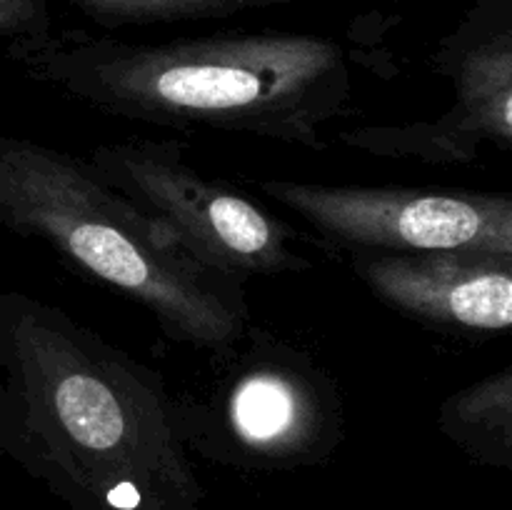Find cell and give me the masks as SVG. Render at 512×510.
Wrapping results in <instances>:
<instances>
[{
  "mask_svg": "<svg viewBox=\"0 0 512 510\" xmlns=\"http://www.w3.org/2000/svg\"><path fill=\"white\" fill-rule=\"evenodd\" d=\"M20 463L75 510H198L203 488L158 370L58 305L0 293Z\"/></svg>",
  "mask_w": 512,
  "mask_h": 510,
  "instance_id": "cell-1",
  "label": "cell"
},
{
  "mask_svg": "<svg viewBox=\"0 0 512 510\" xmlns=\"http://www.w3.org/2000/svg\"><path fill=\"white\" fill-rule=\"evenodd\" d=\"M435 73L455 90L453 108L435 120L340 130L345 148L425 165L473 163L485 145L512 150V0H478L468 18L440 40Z\"/></svg>",
  "mask_w": 512,
  "mask_h": 510,
  "instance_id": "cell-7",
  "label": "cell"
},
{
  "mask_svg": "<svg viewBox=\"0 0 512 510\" xmlns=\"http://www.w3.org/2000/svg\"><path fill=\"white\" fill-rule=\"evenodd\" d=\"M195 383L170 390L185 448L240 468L328 460L345 438L338 380L308 350L250 325L208 353Z\"/></svg>",
  "mask_w": 512,
  "mask_h": 510,
  "instance_id": "cell-4",
  "label": "cell"
},
{
  "mask_svg": "<svg viewBox=\"0 0 512 510\" xmlns=\"http://www.w3.org/2000/svg\"><path fill=\"white\" fill-rule=\"evenodd\" d=\"M0 448L8 455H13L15 460H23V443H20V428L18 420H15L13 403L8 398V390H5L3 380H0Z\"/></svg>",
  "mask_w": 512,
  "mask_h": 510,
  "instance_id": "cell-12",
  "label": "cell"
},
{
  "mask_svg": "<svg viewBox=\"0 0 512 510\" xmlns=\"http://www.w3.org/2000/svg\"><path fill=\"white\" fill-rule=\"evenodd\" d=\"M255 188L348 255L478 253L512 258L508 193L363 188L258 178Z\"/></svg>",
  "mask_w": 512,
  "mask_h": 510,
  "instance_id": "cell-6",
  "label": "cell"
},
{
  "mask_svg": "<svg viewBox=\"0 0 512 510\" xmlns=\"http://www.w3.org/2000/svg\"><path fill=\"white\" fill-rule=\"evenodd\" d=\"M0 225L143 305L173 343L215 353L253 325L243 280L193 258L88 158L0 133Z\"/></svg>",
  "mask_w": 512,
  "mask_h": 510,
  "instance_id": "cell-3",
  "label": "cell"
},
{
  "mask_svg": "<svg viewBox=\"0 0 512 510\" xmlns=\"http://www.w3.org/2000/svg\"><path fill=\"white\" fill-rule=\"evenodd\" d=\"M90 163L193 258L230 278H278L313 270L298 230L225 180L203 173L175 138L100 143Z\"/></svg>",
  "mask_w": 512,
  "mask_h": 510,
  "instance_id": "cell-5",
  "label": "cell"
},
{
  "mask_svg": "<svg viewBox=\"0 0 512 510\" xmlns=\"http://www.w3.org/2000/svg\"><path fill=\"white\" fill-rule=\"evenodd\" d=\"M10 60L40 85L113 118L218 130L310 150L355 113L350 53L333 38L280 30L163 43L50 30L10 40Z\"/></svg>",
  "mask_w": 512,
  "mask_h": 510,
  "instance_id": "cell-2",
  "label": "cell"
},
{
  "mask_svg": "<svg viewBox=\"0 0 512 510\" xmlns=\"http://www.w3.org/2000/svg\"><path fill=\"white\" fill-rule=\"evenodd\" d=\"M438 425L475 463L512 468V368L475 380L440 403Z\"/></svg>",
  "mask_w": 512,
  "mask_h": 510,
  "instance_id": "cell-9",
  "label": "cell"
},
{
  "mask_svg": "<svg viewBox=\"0 0 512 510\" xmlns=\"http://www.w3.org/2000/svg\"><path fill=\"white\" fill-rule=\"evenodd\" d=\"M68 3L100 28L115 30L230 18L248 10L280 8L293 0H68Z\"/></svg>",
  "mask_w": 512,
  "mask_h": 510,
  "instance_id": "cell-10",
  "label": "cell"
},
{
  "mask_svg": "<svg viewBox=\"0 0 512 510\" xmlns=\"http://www.w3.org/2000/svg\"><path fill=\"white\" fill-rule=\"evenodd\" d=\"M350 268L398 313L455 335H503L512 325V258L413 253L350 258Z\"/></svg>",
  "mask_w": 512,
  "mask_h": 510,
  "instance_id": "cell-8",
  "label": "cell"
},
{
  "mask_svg": "<svg viewBox=\"0 0 512 510\" xmlns=\"http://www.w3.org/2000/svg\"><path fill=\"white\" fill-rule=\"evenodd\" d=\"M53 28V15L45 0H0V35L3 38H38Z\"/></svg>",
  "mask_w": 512,
  "mask_h": 510,
  "instance_id": "cell-11",
  "label": "cell"
}]
</instances>
